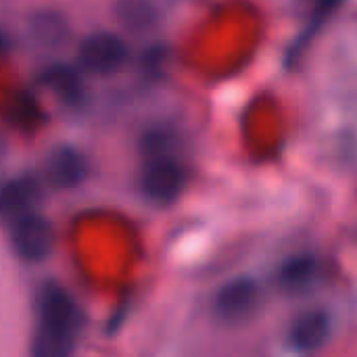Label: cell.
<instances>
[{
	"instance_id": "cell-1",
	"label": "cell",
	"mask_w": 357,
	"mask_h": 357,
	"mask_svg": "<svg viewBox=\"0 0 357 357\" xmlns=\"http://www.w3.org/2000/svg\"><path fill=\"white\" fill-rule=\"evenodd\" d=\"M84 328L77 301L56 282H44L36 295V333L31 354L36 357H67L73 354Z\"/></svg>"
},
{
	"instance_id": "cell-2",
	"label": "cell",
	"mask_w": 357,
	"mask_h": 357,
	"mask_svg": "<svg viewBox=\"0 0 357 357\" xmlns=\"http://www.w3.org/2000/svg\"><path fill=\"white\" fill-rule=\"evenodd\" d=\"M149 157L140 174V192L155 205H172L186 188V167L167 153L163 138L149 140Z\"/></svg>"
},
{
	"instance_id": "cell-3",
	"label": "cell",
	"mask_w": 357,
	"mask_h": 357,
	"mask_svg": "<svg viewBox=\"0 0 357 357\" xmlns=\"http://www.w3.org/2000/svg\"><path fill=\"white\" fill-rule=\"evenodd\" d=\"M10 245L19 259L27 264H40L52 253L54 232L50 222L36 213H23L10 222Z\"/></svg>"
},
{
	"instance_id": "cell-4",
	"label": "cell",
	"mask_w": 357,
	"mask_h": 357,
	"mask_svg": "<svg viewBox=\"0 0 357 357\" xmlns=\"http://www.w3.org/2000/svg\"><path fill=\"white\" fill-rule=\"evenodd\" d=\"M79 65L86 73L107 77L117 73L128 61L126 42L111 31H96L82 40L79 44Z\"/></svg>"
},
{
	"instance_id": "cell-5",
	"label": "cell",
	"mask_w": 357,
	"mask_h": 357,
	"mask_svg": "<svg viewBox=\"0 0 357 357\" xmlns=\"http://www.w3.org/2000/svg\"><path fill=\"white\" fill-rule=\"evenodd\" d=\"M259 305V287L251 278H236L222 287L215 297L213 310L220 322L224 324H243L247 322Z\"/></svg>"
},
{
	"instance_id": "cell-6",
	"label": "cell",
	"mask_w": 357,
	"mask_h": 357,
	"mask_svg": "<svg viewBox=\"0 0 357 357\" xmlns=\"http://www.w3.org/2000/svg\"><path fill=\"white\" fill-rule=\"evenodd\" d=\"M46 178L59 190H73L88 178V161L73 146H59L46 159Z\"/></svg>"
},
{
	"instance_id": "cell-7",
	"label": "cell",
	"mask_w": 357,
	"mask_h": 357,
	"mask_svg": "<svg viewBox=\"0 0 357 357\" xmlns=\"http://www.w3.org/2000/svg\"><path fill=\"white\" fill-rule=\"evenodd\" d=\"M40 184L36 178L19 176L0 186V220L13 222L15 218L33 211L40 203Z\"/></svg>"
},
{
	"instance_id": "cell-8",
	"label": "cell",
	"mask_w": 357,
	"mask_h": 357,
	"mask_svg": "<svg viewBox=\"0 0 357 357\" xmlns=\"http://www.w3.org/2000/svg\"><path fill=\"white\" fill-rule=\"evenodd\" d=\"M331 318L322 310H312L301 314L293 326L289 341L297 351H318L331 339Z\"/></svg>"
},
{
	"instance_id": "cell-9",
	"label": "cell",
	"mask_w": 357,
	"mask_h": 357,
	"mask_svg": "<svg viewBox=\"0 0 357 357\" xmlns=\"http://www.w3.org/2000/svg\"><path fill=\"white\" fill-rule=\"evenodd\" d=\"M42 79L48 86V90L61 102H65L69 107H75V105L82 102V98H84V79H82L79 71L73 69L71 65L54 63V65L44 69Z\"/></svg>"
},
{
	"instance_id": "cell-10",
	"label": "cell",
	"mask_w": 357,
	"mask_h": 357,
	"mask_svg": "<svg viewBox=\"0 0 357 357\" xmlns=\"http://www.w3.org/2000/svg\"><path fill=\"white\" fill-rule=\"evenodd\" d=\"M318 276H320V266L314 257H293L282 266L278 274V282L282 291L297 295L312 289Z\"/></svg>"
},
{
	"instance_id": "cell-11",
	"label": "cell",
	"mask_w": 357,
	"mask_h": 357,
	"mask_svg": "<svg viewBox=\"0 0 357 357\" xmlns=\"http://www.w3.org/2000/svg\"><path fill=\"white\" fill-rule=\"evenodd\" d=\"M119 17L130 27H149L153 21V6L144 0H128L119 6Z\"/></svg>"
}]
</instances>
